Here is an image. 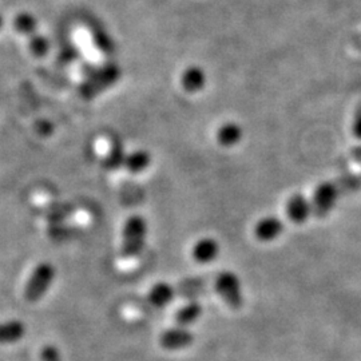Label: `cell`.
<instances>
[{"mask_svg":"<svg viewBox=\"0 0 361 361\" xmlns=\"http://www.w3.org/2000/svg\"><path fill=\"white\" fill-rule=\"evenodd\" d=\"M119 77H121V68L113 62L106 63L99 68H92L87 74V79L80 87V94L87 99L94 98L99 92L114 86Z\"/></svg>","mask_w":361,"mask_h":361,"instance_id":"3957f363","label":"cell"},{"mask_svg":"<svg viewBox=\"0 0 361 361\" xmlns=\"http://www.w3.org/2000/svg\"><path fill=\"white\" fill-rule=\"evenodd\" d=\"M353 134L356 135V138L361 140V106L357 109L353 119Z\"/></svg>","mask_w":361,"mask_h":361,"instance_id":"44dd1931","label":"cell"},{"mask_svg":"<svg viewBox=\"0 0 361 361\" xmlns=\"http://www.w3.org/2000/svg\"><path fill=\"white\" fill-rule=\"evenodd\" d=\"M173 295H174V292L170 285L159 283L152 288V290L149 293V300L153 305L161 308V307H165L173 300Z\"/></svg>","mask_w":361,"mask_h":361,"instance_id":"e0dca14e","label":"cell"},{"mask_svg":"<svg viewBox=\"0 0 361 361\" xmlns=\"http://www.w3.org/2000/svg\"><path fill=\"white\" fill-rule=\"evenodd\" d=\"M95 42H97L98 49L102 50V52H110L114 50V43H113V40H111L110 37H107L104 32H101V34L95 38Z\"/></svg>","mask_w":361,"mask_h":361,"instance_id":"ffe728a7","label":"cell"},{"mask_svg":"<svg viewBox=\"0 0 361 361\" xmlns=\"http://www.w3.org/2000/svg\"><path fill=\"white\" fill-rule=\"evenodd\" d=\"M55 279V268L49 262H42L32 271L26 288L25 300L27 302H37L49 290L50 285Z\"/></svg>","mask_w":361,"mask_h":361,"instance_id":"277c9868","label":"cell"},{"mask_svg":"<svg viewBox=\"0 0 361 361\" xmlns=\"http://www.w3.org/2000/svg\"><path fill=\"white\" fill-rule=\"evenodd\" d=\"M13 28L18 34L23 35V37H31L34 34H37L38 30V19L35 18V15L31 13H19L13 18Z\"/></svg>","mask_w":361,"mask_h":361,"instance_id":"5bb4252c","label":"cell"},{"mask_svg":"<svg viewBox=\"0 0 361 361\" xmlns=\"http://www.w3.org/2000/svg\"><path fill=\"white\" fill-rule=\"evenodd\" d=\"M207 75L201 66L186 67L180 75V86L189 94H197L207 87Z\"/></svg>","mask_w":361,"mask_h":361,"instance_id":"52a82bcc","label":"cell"},{"mask_svg":"<svg viewBox=\"0 0 361 361\" xmlns=\"http://www.w3.org/2000/svg\"><path fill=\"white\" fill-rule=\"evenodd\" d=\"M216 289L221 298L232 308L238 310L243 305L241 288L237 276L232 271L221 273L216 280Z\"/></svg>","mask_w":361,"mask_h":361,"instance_id":"5b68a950","label":"cell"},{"mask_svg":"<svg viewBox=\"0 0 361 361\" xmlns=\"http://www.w3.org/2000/svg\"><path fill=\"white\" fill-rule=\"evenodd\" d=\"M3 25H4V18H3V15L0 13V30H1Z\"/></svg>","mask_w":361,"mask_h":361,"instance_id":"cb8c5ba5","label":"cell"},{"mask_svg":"<svg viewBox=\"0 0 361 361\" xmlns=\"http://www.w3.org/2000/svg\"><path fill=\"white\" fill-rule=\"evenodd\" d=\"M26 335V325L19 320L0 324V344H13Z\"/></svg>","mask_w":361,"mask_h":361,"instance_id":"4fadbf2b","label":"cell"},{"mask_svg":"<svg viewBox=\"0 0 361 361\" xmlns=\"http://www.w3.org/2000/svg\"><path fill=\"white\" fill-rule=\"evenodd\" d=\"M126 152L125 147L121 141H116L110 146L109 152L106 153L104 158V166L107 170H118V169L123 168L125 164V158H126Z\"/></svg>","mask_w":361,"mask_h":361,"instance_id":"9a60e30c","label":"cell"},{"mask_svg":"<svg viewBox=\"0 0 361 361\" xmlns=\"http://www.w3.org/2000/svg\"><path fill=\"white\" fill-rule=\"evenodd\" d=\"M147 234V224L142 216H131L126 219L122 232L121 257L123 261H130L138 257L143 250Z\"/></svg>","mask_w":361,"mask_h":361,"instance_id":"7a4b0ae2","label":"cell"},{"mask_svg":"<svg viewBox=\"0 0 361 361\" xmlns=\"http://www.w3.org/2000/svg\"><path fill=\"white\" fill-rule=\"evenodd\" d=\"M284 229V225L281 219L277 217H265L259 219L255 228V234L259 241L268 243L274 238H277Z\"/></svg>","mask_w":361,"mask_h":361,"instance_id":"9c48e42d","label":"cell"},{"mask_svg":"<svg viewBox=\"0 0 361 361\" xmlns=\"http://www.w3.org/2000/svg\"><path fill=\"white\" fill-rule=\"evenodd\" d=\"M150 165H152L150 153L143 149H138L126 154L123 168L131 174H141L143 171H146Z\"/></svg>","mask_w":361,"mask_h":361,"instance_id":"7c38bea8","label":"cell"},{"mask_svg":"<svg viewBox=\"0 0 361 361\" xmlns=\"http://www.w3.org/2000/svg\"><path fill=\"white\" fill-rule=\"evenodd\" d=\"M40 361H63L59 350L54 345H44L40 350Z\"/></svg>","mask_w":361,"mask_h":361,"instance_id":"d6986e66","label":"cell"},{"mask_svg":"<svg viewBox=\"0 0 361 361\" xmlns=\"http://www.w3.org/2000/svg\"><path fill=\"white\" fill-rule=\"evenodd\" d=\"M50 49H51V43L47 37L38 32L28 37V50L34 56L44 58L50 52Z\"/></svg>","mask_w":361,"mask_h":361,"instance_id":"ac0fdd59","label":"cell"},{"mask_svg":"<svg viewBox=\"0 0 361 361\" xmlns=\"http://www.w3.org/2000/svg\"><path fill=\"white\" fill-rule=\"evenodd\" d=\"M286 214L290 221H293L296 224L305 222L312 214L310 200L305 198L301 194L293 195L286 204Z\"/></svg>","mask_w":361,"mask_h":361,"instance_id":"ba28073f","label":"cell"},{"mask_svg":"<svg viewBox=\"0 0 361 361\" xmlns=\"http://www.w3.org/2000/svg\"><path fill=\"white\" fill-rule=\"evenodd\" d=\"M350 157H352V159H353L355 162H357V164H360L361 165V146L355 147V149L350 152Z\"/></svg>","mask_w":361,"mask_h":361,"instance_id":"603a6c76","label":"cell"},{"mask_svg":"<svg viewBox=\"0 0 361 361\" xmlns=\"http://www.w3.org/2000/svg\"><path fill=\"white\" fill-rule=\"evenodd\" d=\"M361 188V176H345L332 182L320 183L310 200L312 214L316 217H325L343 194L356 192Z\"/></svg>","mask_w":361,"mask_h":361,"instance_id":"6da1fadb","label":"cell"},{"mask_svg":"<svg viewBox=\"0 0 361 361\" xmlns=\"http://www.w3.org/2000/svg\"><path fill=\"white\" fill-rule=\"evenodd\" d=\"M244 135L243 128L235 122H226L219 126L216 134L217 142L224 147H233L237 143L241 142Z\"/></svg>","mask_w":361,"mask_h":361,"instance_id":"8fae6325","label":"cell"},{"mask_svg":"<svg viewBox=\"0 0 361 361\" xmlns=\"http://www.w3.org/2000/svg\"><path fill=\"white\" fill-rule=\"evenodd\" d=\"M219 253V243L214 238H201L193 247V258L200 264L214 261Z\"/></svg>","mask_w":361,"mask_h":361,"instance_id":"30bf717a","label":"cell"},{"mask_svg":"<svg viewBox=\"0 0 361 361\" xmlns=\"http://www.w3.org/2000/svg\"><path fill=\"white\" fill-rule=\"evenodd\" d=\"M194 335L188 331L186 328L177 326V328H171L168 329L166 332H164L159 343L161 347L166 350H178V349L188 348L193 344Z\"/></svg>","mask_w":361,"mask_h":361,"instance_id":"8992f818","label":"cell"},{"mask_svg":"<svg viewBox=\"0 0 361 361\" xmlns=\"http://www.w3.org/2000/svg\"><path fill=\"white\" fill-rule=\"evenodd\" d=\"M202 313V307L197 302H189L176 313V324L182 328L193 324Z\"/></svg>","mask_w":361,"mask_h":361,"instance_id":"2e32d148","label":"cell"},{"mask_svg":"<svg viewBox=\"0 0 361 361\" xmlns=\"http://www.w3.org/2000/svg\"><path fill=\"white\" fill-rule=\"evenodd\" d=\"M38 130L42 135H49V134H51L52 123L46 122V121H42L38 126Z\"/></svg>","mask_w":361,"mask_h":361,"instance_id":"7402d4cb","label":"cell"}]
</instances>
